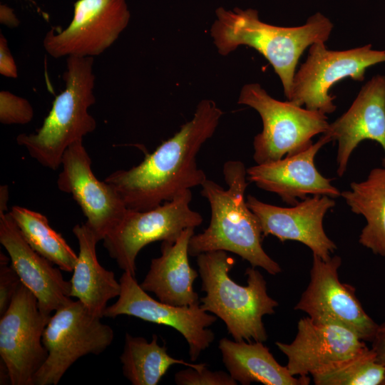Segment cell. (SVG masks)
<instances>
[{"label":"cell","instance_id":"obj_20","mask_svg":"<svg viewBox=\"0 0 385 385\" xmlns=\"http://www.w3.org/2000/svg\"><path fill=\"white\" fill-rule=\"evenodd\" d=\"M195 228L185 229L175 241H163L160 257L151 260L150 269L140 284L159 301L175 306L200 304L193 289L198 273L189 263L188 247Z\"/></svg>","mask_w":385,"mask_h":385},{"label":"cell","instance_id":"obj_12","mask_svg":"<svg viewBox=\"0 0 385 385\" xmlns=\"http://www.w3.org/2000/svg\"><path fill=\"white\" fill-rule=\"evenodd\" d=\"M119 282L118 299L107 306L103 317L133 316L175 329L188 342L192 361H196L214 341L215 334L208 327L217 317L208 314L200 304L180 307L155 300L140 287L135 276L126 272H123Z\"/></svg>","mask_w":385,"mask_h":385},{"label":"cell","instance_id":"obj_22","mask_svg":"<svg viewBox=\"0 0 385 385\" xmlns=\"http://www.w3.org/2000/svg\"><path fill=\"white\" fill-rule=\"evenodd\" d=\"M218 348L230 375L242 385H308L309 376H294L279 364L261 342L220 340Z\"/></svg>","mask_w":385,"mask_h":385},{"label":"cell","instance_id":"obj_31","mask_svg":"<svg viewBox=\"0 0 385 385\" xmlns=\"http://www.w3.org/2000/svg\"><path fill=\"white\" fill-rule=\"evenodd\" d=\"M371 342V349L374 351L377 361L385 366V322L378 325Z\"/></svg>","mask_w":385,"mask_h":385},{"label":"cell","instance_id":"obj_28","mask_svg":"<svg viewBox=\"0 0 385 385\" xmlns=\"http://www.w3.org/2000/svg\"><path fill=\"white\" fill-rule=\"evenodd\" d=\"M188 367L178 371L174 380L178 385H236L237 383L229 373L223 371H212L207 369Z\"/></svg>","mask_w":385,"mask_h":385},{"label":"cell","instance_id":"obj_10","mask_svg":"<svg viewBox=\"0 0 385 385\" xmlns=\"http://www.w3.org/2000/svg\"><path fill=\"white\" fill-rule=\"evenodd\" d=\"M49 318L42 314L36 297L21 283L0 318V356L10 384L33 385L48 356L42 336Z\"/></svg>","mask_w":385,"mask_h":385},{"label":"cell","instance_id":"obj_23","mask_svg":"<svg viewBox=\"0 0 385 385\" xmlns=\"http://www.w3.org/2000/svg\"><path fill=\"white\" fill-rule=\"evenodd\" d=\"M341 196L351 212L366 221L359 242L385 258V166L373 168L365 180L351 183Z\"/></svg>","mask_w":385,"mask_h":385},{"label":"cell","instance_id":"obj_7","mask_svg":"<svg viewBox=\"0 0 385 385\" xmlns=\"http://www.w3.org/2000/svg\"><path fill=\"white\" fill-rule=\"evenodd\" d=\"M101 319L78 300L55 311L42 336L48 356L35 374L33 385H56L79 358L103 352L112 344L114 332Z\"/></svg>","mask_w":385,"mask_h":385},{"label":"cell","instance_id":"obj_29","mask_svg":"<svg viewBox=\"0 0 385 385\" xmlns=\"http://www.w3.org/2000/svg\"><path fill=\"white\" fill-rule=\"evenodd\" d=\"M0 317L9 307L18 288L21 279L12 266L0 264Z\"/></svg>","mask_w":385,"mask_h":385},{"label":"cell","instance_id":"obj_34","mask_svg":"<svg viewBox=\"0 0 385 385\" xmlns=\"http://www.w3.org/2000/svg\"><path fill=\"white\" fill-rule=\"evenodd\" d=\"M384 385H385V381H384Z\"/></svg>","mask_w":385,"mask_h":385},{"label":"cell","instance_id":"obj_3","mask_svg":"<svg viewBox=\"0 0 385 385\" xmlns=\"http://www.w3.org/2000/svg\"><path fill=\"white\" fill-rule=\"evenodd\" d=\"M210 35L218 53L227 56L245 45L260 52L279 77L288 99L296 66L304 51L316 42H326L333 29L331 21L320 12L299 26L283 27L262 21L254 9L219 7L215 11Z\"/></svg>","mask_w":385,"mask_h":385},{"label":"cell","instance_id":"obj_32","mask_svg":"<svg viewBox=\"0 0 385 385\" xmlns=\"http://www.w3.org/2000/svg\"><path fill=\"white\" fill-rule=\"evenodd\" d=\"M0 21L9 27H16L19 24L14 10L4 4L0 6Z\"/></svg>","mask_w":385,"mask_h":385},{"label":"cell","instance_id":"obj_14","mask_svg":"<svg viewBox=\"0 0 385 385\" xmlns=\"http://www.w3.org/2000/svg\"><path fill=\"white\" fill-rule=\"evenodd\" d=\"M61 166L58 188L72 195L86 217L85 223L98 241L103 240L124 215L127 207L123 200L112 185L96 177L83 140L67 148Z\"/></svg>","mask_w":385,"mask_h":385},{"label":"cell","instance_id":"obj_17","mask_svg":"<svg viewBox=\"0 0 385 385\" xmlns=\"http://www.w3.org/2000/svg\"><path fill=\"white\" fill-rule=\"evenodd\" d=\"M330 138L322 134L309 148L279 160L256 164L247 169V178L259 188L277 194L290 205L309 195H326L333 199L341 192L315 166V156Z\"/></svg>","mask_w":385,"mask_h":385},{"label":"cell","instance_id":"obj_25","mask_svg":"<svg viewBox=\"0 0 385 385\" xmlns=\"http://www.w3.org/2000/svg\"><path fill=\"white\" fill-rule=\"evenodd\" d=\"M27 243L61 270L73 272L78 255L40 212L21 206L9 212Z\"/></svg>","mask_w":385,"mask_h":385},{"label":"cell","instance_id":"obj_19","mask_svg":"<svg viewBox=\"0 0 385 385\" xmlns=\"http://www.w3.org/2000/svg\"><path fill=\"white\" fill-rule=\"evenodd\" d=\"M323 134L338 143V176L344 175L351 155L364 140L380 144L385 166V76H374L363 86L349 108L329 123Z\"/></svg>","mask_w":385,"mask_h":385},{"label":"cell","instance_id":"obj_21","mask_svg":"<svg viewBox=\"0 0 385 385\" xmlns=\"http://www.w3.org/2000/svg\"><path fill=\"white\" fill-rule=\"evenodd\" d=\"M79 246L78 259L73 270L71 296L76 297L93 314L102 318L111 299L120 293V284L114 273L99 263L96 245L99 242L93 232L84 222L72 230Z\"/></svg>","mask_w":385,"mask_h":385},{"label":"cell","instance_id":"obj_5","mask_svg":"<svg viewBox=\"0 0 385 385\" xmlns=\"http://www.w3.org/2000/svg\"><path fill=\"white\" fill-rule=\"evenodd\" d=\"M93 64V57H68L65 89L56 97L42 126L34 133L16 137L17 143L43 167L56 170L67 148L96 128L88 113L96 102Z\"/></svg>","mask_w":385,"mask_h":385},{"label":"cell","instance_id":"obj_6","mask_svg":"<svg viewBox=\"0 0 385 385\" xmlns=\"http://www.w3.org/2000/svg\"><path fill=\"white\" fill-rule=\"evenodd\" d=\"M237 103L256 110L262 120V130L253 140L256 164L305 150L313 144L312 138L324 133L329 124L326 114L276 100L257 83L242 87Z\"/></svg>","mask_w":385,"mask_h":385},{"label":"cell","instance_id":"obj_33","mask_svg":"<svg viewBox=\"0 0 385 385\" xmlns=\"http://www.w3.org/2000/svg\"><path fill=\"white\" fill-rule=\"evenodd\" d=\"M0 211L5 212L7 210V201L9 199L7 186H1L0 190Z\"/></svg>","mask_w":385,"mask_h":385},{"label":"cell","instance_id":"obj_27","mask_svg":"<svg viewBox=\"0 0 385 385\" xmlns=\"http://www.w3.org/2000/svg\"><path fill=\"white\" fill-rule=\"evenodd\" d=\"M34 117L30 103L7 91L0 92V121L4 125L29 123Z\"/></svg>","mask_w":385,"mask_h":385},{"label":"cell","instance_id":"obj_1","mask_svg":"<svg viewBox=\"0 0 385 385\" xmlns=\"http://www.w3.org/2000/svg\"><path fill=\"white\" fill-rule=\"evenodd\" d=\"M223 114L212 100H202L192 118L138 165L118 170L105 181L118 192L127 208L148 210L200 185L207 179L196 157L214 134Z\"/></svg>","mask_w":385,"mask_h":385},{"label":"cell","instance_id":"obj_24","mask_svg":"<svg viewBox=\"0 0 385 385\" xmlns=\"http://www.w3.org/2000/svg\"><path fill=\"white\" fill-rule=\"evenodd\" d=\"M123 376L133 385H157L170 366L181 364L201 369L206 364H192L175 359L167 352L165 345L158 344L153 334L150 342L144 337L125 336V344L120 356Z\"/></svg>","mask_w":385,"mask_h":385},{"label":"cell","instance_id":"obj_30","mask_svg":"<svg viewBox=\"0 0 385 385\" xmlns=\"http://www.w3.org/2000/svg\"><path fill=\"white\" fill-rule=\"evenodd\" d=\"M0 73L9 78H16L18 76L14 59L2 34L0 35Z\"/></svg>","mask_w":385,"mask_h":385},{"label":"cell","instance_id":"obj_11","mask_svg":"<svg viewBox=\"0 0 385 385\" xmlns=\"http://www.w3.org/2000/svg\"><path fill=\"white\" fill-rule=\"evenodd\" d=\"M341 265L339 255L324 260L313 255L309 282L294 309L315 321L344 325L363 341L371 342L379 324L364 311L354 287L340 282Z\"/></svg>","mask_w":385,"mask_h":385},{"label":"cell","instance_id":"obj_13","mask_svg":"<svg viewBox=\"0 0 385 385\" xmlns=\"http://www.w3.org/2000/svg\"><path fill=\"white\" fill-rule=\"evenodd\" d=\"M130 18L125 0H78L68 27L48 31L43 46L53 58L98 56L116 41Z\"/></svg>","mask_w":385,"mask_h":385},{"label":"cell","instance_id":"obj_2","mask_svg":"<svg viewBox=\"0 0 385 385\" xmlns=\"http://www.w3.org/2000/svg\"><path fill=\"white\" fill-rule=\"evenodd\" d=\"M223 175L226 189L208 179L201 185L200 193L210 204L211 218L202 232L191 237L189 255L223 250L237 255L252 267H261L270 274L280 273V265L262 247L260 222L245 197L249 184L245 164L229 160L224 164Z\"/></svg>","mask_w":385,"mask_h":385},{"label":"cell","instance_id":"obj_16","mask_svg":"<svg viewBox=\"0 0 385 385\" xmlns=\"http://www.w3.org/2000/svg\"><path fill=\"white\" fill-rule=\"evenodd\" d=\"M275 345L287 359V368L294 376H309L333 363L351 358L368 346L349 328L336 322L301 318L289 343Z\"/></svg>","mask_w":385,"mask_h":385},{"label":"cell","instance_id":"obj_8","mask_svg":"<svg viewBox=\"0 0 385 385\" xmlns=\"http://www.w3.org/2000/svg\"><path fill=\"white\" fill-rule=\"evenodd\" d=\"M191 200V190H187L150 210L127 208L103 238V247L120 270L135 277L136 257L145 246L156 241H175L185 229L202 224V215L190 207Z\"/></svg>","mask_w":385,"mask_h":385},{"label":"cell","instance_id":"obj_9","mask_svg":"<svg viewBox=\"0 0 385 385\" xmlns=\"http://www.w3.org/2000/svg\"><path fill=\"white\" fill-rule=\"evenodd\" d=\"M325 42L312 44L306 61L295 73L287 101L298 106L332 113L337 108L329 91L338 81L351 78L362 81L366 69L385 62V50H374L371 44L344 51H332Z\"/></svg>","mask_w":385,"mask_h":385},{"label":"cell","instance_id":"obj_18","mask_svg":"<svg viewBox=\"0 0 385 385\" xmlns=\"http://www.w3.org/2000/svg\"><path fill=\"white\" fill-rule=\"evenodd\" d=\"M0 242L21 283L36 297L46 317L72 301L71 282L61 269L36 252L25 240L9 212L0 211Z\"/></svg>","mask_w":385,"mask_h":385},{"label":"cell","instance_id":"obj_26","mask_svg":"<svg viewBox=\"0 0 385 385\" xmlns=\"http://www.w3.org/2000/svg\"><path fill=\"white\" fill-rule=\"evenodd\" d=\"M316 385H384L385 366L379 364L371 348L311 374Z\"/></svg>","mask_w":385,"mask_h":385},{"label":"cell","instance_id":"obj_4","mask_svg":"<svg viewBox=\"0 0 385 385\" xmlns=\"http://www.w3.org/2000/svg\"><path fill=\"white\" fill-rule=\"evenodd\" d=\"M235 260L223 250L197 256L202 290V308L222 319L235 341H267L262 319L275 313L278 302L267 293V282L256 267L246 269L247 285L236 283L230 271Z\"/></svg>","mask_w":385,"mask_h":385},{"label":"cell","instance_id":"obj_15","mask_svg":"<svg viewBox=\"0 0 385 385\" xmlns=\"http://www.w3.org/2000/svg\"><path fill=\"white\" fill-rule=\"evenodd\" d=\"M246 201L260 222L263 237L273 235L281 242H299L324 260H329L337 250L323 225L326 213L335 206L333 198L309 196L289 207L265 203L251 195Z\"/></svg>","mask_w":385,"mask_h":385}]
</instances>
